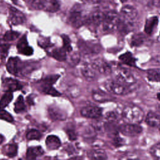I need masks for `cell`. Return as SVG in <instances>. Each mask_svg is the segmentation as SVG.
<instances>
[{
  "mask_svg": "<svg viewBox=\"0 0 160 160\" xmlns=\"http://www.w3.org/2000/svg\"><path fill=\"white\" fill-rule=\"evenodd\" d=\"M122 118L126 122L139 124L144 118L143 111L136 105L125 106L121 113Z\"/></svg>",
  "mask_w": 160,
  "mask_h": 160,
  "instance_id": "1",
  "label": "cell"
},
{
  "mask_svg": "<svg viewBox=\"0 0 160 160\" xmlns=\"http://www.w3.org/2000/svg\"><path fill=\"white\" fill-rule=\"evenodd\" d=\"M104 88L110 94L114 95H126L129 94L131 88L116 80L109 79L105 82Z\"/></svg>",
  "mask_w": 160,
  "mask_h": 160,
  "instance_id": "2",
  "label": "cell"
},
{
  "mask_svg": "<svg viewBox=\"0 0 160 160\" xmlns=\"http://www.w3.org/2000/svg\"><path fill=\"white\" fill-rule=\"evenodd\" d=\"M113 71L114 79L129 86H131L136 83V78L132 73L126 68L119 67Z\"/></svg>",
  "mask_w": 160,
  "mask_h": 160,
  "instance_id": "3",
  "label": "cell"
},
{
  "mask_svg": "<svg viewBox=\"0 0 160 160\" xmlns=\"http://www.w3.org/2000/svg\"><path fill=\"white\" fill-rule=\"evenodd\" d=\"M119 16L114 11H109L104 14L102 22V30L106 32H110L118 28Z\"/></svg>",
  "mask_w": 160,
  "mask_h": 160,
  "instance_id": "4",
  "label": "cell"
},
{
  "mask_svg": "<svg viewBox=\"0 0 160 160\" xmlns=\"http://www.w3.org/2000/svg\"><path fill=\"white\" fill-rule=\"evenodd\" d=\"M87 18H86L82 13V11L79 4H76L71 10L69 21L72 26L75 28H79L84 23L86 22Z\"/></svg>",
  "mask_w": 160,
  "mask_h": 160,
  "instance_id": "5",
  "label": "cell"
},
{
  "mask_svg": "<svg viewBox=\"0 0 160 160\" xmlns=\"http://www.w3.org/2000/svg\"><path fill=\"white\" fill-rule=\"evenodd\" d=\"M119 131L125 136L134 137L140 134L142 131V128L139 124L126 122V123L122 124L119 126Z\"/></svg>",
  "mask_w": 160,
  "mask_h": 160,
  "instance_id": "6",
  "label": "cell"
},
{
  "mask_svg": "<svg viewBox=\"0 0 160 160\" xmlns=\"http://www.w3.org/2000/svg\"><path fill=\"white\" fill-rule=\"evenodd\" d=\"M91 65L96 71L102 74H109L112 71L111 65L101 58L95 59L92 61Z\"/></svg>",
  "mask_w": 160,
  "mask_h": 160,
  "instance_id": "7",
  "label": "cell"
},
{
  "mask_svg": "<svg viewBox=\"0 0 160 160\" xmlns=\"http://www.w3.org/2000/svg\"><path fill=\"white\" fill-rule=\"evenodd\" d=\"M102 109L98 106H88L81 110V114L87 118L98 119L102 115Z\"/></svg>",
  "mask_w": 160,
  "mask_h": 160,
  "instance_id": "8",
  "label": "cell"
},
{
  "mask_svg": "<svg viewBox=\"0 0 160 160\" xmlns=\"http://www.w3.org/2000/svg\"><path fill=\"white\" fill-rule=\"evenodd\" d=\"M9 19L12 24L18 25L23 24L26 21L24 14L15 8L10 7L9 9Z\"/></svg>",
  "mask_w": 160,
  "mask_h": 160,
  "instance_id": "9",
  "label": "cell"
},
{
  "mask_svg": "<svg viewBox=\"0 0 160 160\" xmlns=\"http://www.w3.org/2000/svg\"><path fill=\"white\" fill-rule=\"evenodd\" d=\"M18 51L25 56H31L33 53V49L28 45L26 35H24L17 44Z\"/></svg>",
  "mask_w": 160,
  "mask_h": 160,
  "instance_id": "10",
  "label": "cell"
},
{
  "mask_svg": "<svg viewBox=\"0 0 160 160\" xmlns=\"http://www.w3.org/2000/svg\"><path fill=\"white\" fill-rule=\"evenodd\" d=\"M146 123L151 127L157 128L160 126V115L152 111H149L145 116Z\"/></svg>",
  "mask_w": 160,
  "mask_h": 160,
  "instance_id": "11",
  "label": "cell"
},
{
  "mask_svg": "<svg viewBox=\"0 0 160 160\" xmlns=\"http://www.w3.org/2000/svg\"><path fill=\"white\" fill-rule=\"evenodd\" d=\"M6 69L9 73L17 76L21 69L19 59L18 58H10L6 64Z\"/></svg>",
  "mask_w": 160,
  "mask_h": 160,
  "instance_id": "12",
  "label": "cell"
},
{
  "mask_svg": "<svg viewBox=\"0 0 160 160\" xmlns=\"http://www.w3.org/2000/svg\"><path fill=\"white\" fill-rule=\"evenodd\" d=\"M158 18L156 16H152L146 19L144 24V31L148 35H151L157 27Z\"/></svg>",
  "mask_w": 160,
  "mask_h": 160,
  "instance_id": "13",
  "label": "cell"
},
{
  "mask_svg": "<svg viewBox=\"0 0 160 160\" xmlns=\"http://www.w3.org/2000/svg\"><path fill=\"white\" fill-rule=\"evenodd\" d=\"M49 117L53 120H64L66 118V114L60 109L56 107L51 106L48 109Z\"/></svg>",
  "mask_w": 160,
  "mask_h": 160,
  "instance_id": "14",
  "label": "cell"
},
{
  "mask_svg": "<svg viewBox=\"0 0 160 160\" xmlns=\"http://www.w3.org/2000/svg\"><path fill=\"white\" fill-rule=\"evenodd\" d=\"M105 12L101 11H95L92 12L88 18H87L86 22H89L95 25H99L102 24V22L104 19Z\"/></svg>",
  "mask_w": 160,
  "mask_h": 160,
  "instance_id": "15",
  "label": "cell"
},
{
  "mask_svg": "<svg viewBox=\"0 0 160 160\" xmlns=\"http://www.w3.org/2000/svg\"><path fill=\"white\" fill-rule=\"evenodd\" d=\"M61 141L58 137L54 135H50L46 139V147L49 150H56L61 146Z\"/></svg>",
  "mask_w": 160,
  "mask_h": 160,
  "instance_id": "16",
  "label": "cell"
},
{
  "mask_svg": "<svg viewBox=\"0 0 160 160\" xmlns=\"http://www.w3.org/2000/svg\"><path fill=\"white\" fill-rule=\"evenodd\" d=\"M119 60L125 64L126 65L131 66V67H135L136 65V59L133 56L132 54L130 52H126L119 57Z\"/></svg>",
  "mask_w": 160,
  "mask_h": 160,
  "instance_id": "17",
  "label": "cell"
},
{
  "mask_svg": "<svg viewBox=\"0 0 160 160\" xmlns=\"http://www.w3.org/2000/svg\"><path fill=\"white\" fill-rule=\"evenodd\" d=\"M44 154V151L41 146L30 147L28 149L26 157L29 159H36L38 157L42 156Z\"/></svg>",
  "mask_w": 160,
  "mask_h": 160,
  "instance_id": "18",
  "label": "cell"
},
{
  "mask_svg": "<svg viewBox=\"0 0 160 160\" xmlns=\"http://www.w3.org/2000/svg\"><path fill=\"white\" fill-rule=\"evenodd\" d=\"M4 86L8 89V91H13L20 89L22 86L19 83V82L12 78H6L3 81Z\"/></svg>",
  "mask_w": 160,
  "mask_h": 160,
  "instance_id": "19",
  "label": "cell"
},
{
  "mask_svg": "<svg viewBox=\"0 0 160 160\" xmlns=\"http://www.w3.org/2000/svg\"><path fill=\"white\" fill-rule=\"evenodd\" d=\"M96 70L90 65H84L81 69V73L82 76L87 79L92 80L96 78Z\"/></svg>",
  "mask_w": 160,
  "mask_h": 160,
  "instance_id": "20",
  "label": "cell"
},
{
  "mask_svg": "<svg viewBox=\"0 0 160 160\" xmlns=\"http://www.w3.org/2000/svg\"><path fill=\"white\" fill-rule=\"evenodd\" d=\"M147 78L152 82H160V68H153L148 70L146 73Z\"/></svg>",
  "mask_w": 160,
  "mask_h": 160,
  "instance_id": "21",
  "label": "cell"
},
{
  "mask_svg": "<svg viewBox=\"0 0 160 160\" xmlns=\"http://www.w3.org/2000/svg\"><path fill=\"white\" fill-rule=\"evenodd\" d=\"M92 98L96 101L100 102L109 101L114 99V98L112 96L109 95L102 91L94 92L92 94Z\"/></svg>",
  "mask_w": 160,
  "mask_h": 160,
  "instance_id": "22",
  "label": "cell"
},
{
  "mask_svg": "<svg viewBox=\"0 0 160 160\" xmlns=\"http://www.w3.org/2000/svg\"><path fill=\"white\" fill-rule=\"evenodd\" d=\"M3 152L4 154L9 157L12 158L16 156L18 152V146L16 144L12 143V144H6L3 148Z\"/></svg>",
  "mask_w": 160,
  "mask_h": 160,
  "instance_id": "23",
  "label": "cell"
},
{
  "mask_svg": "<svg viewBox=\"0 0 160 160\" xmlns=\"http://www.w3.org/2000/svg\"><path fill=\"white\" fill-rule=\"evenodd\" d=\"M65 49L62 48H56L54 49L49 54L52 56L54 59L62 61H65L66 59V53Z\"/></svg>",
  "mask_w": 160,
  "mask_h": 160,
  "instance_id": "24",
  "label": "cell"
},
{
  "mask_svg": "<svg viewBox=\"0 0 160 160\" xmlns=\"http://www.w3.org/2000/svg\"><path fill=\"white\" fill-rule=\"evenodd\" d=\"M89 157L93 159H106L108 158L106 152L101 149H96L91 151L89 153Z\"/></svg>",
  "mask_w": 160,
  "mask_h": 160,
  "instance_id": "25",
  "label": "cell"
},
{
  "mask_svg": "<svg viewBox=\"0 0 160 160\" xmlns=\"http://www.w3.org/2000/svg\"><path fill=\"white\" fill-rule=\"evenodd\" d=\"M60 5L58 0H48L43 10L50 12H54L58 11Z\"/></svg>",
  "mask_w": 160,
  "mask_h": 160,
  "instance_id": "26",
  "label": "cell"
},
{
  "mask_svg": "<svg viewBox=\"0 0 160 160\" xmlns=\"http://www.w3.org/2000/svg\"><path fill=\"white\" fill-rule=\"evenodd\" d=\"M41 88L42 91L46 94H49L53 96H59L61 95V94L52 87V84L42 82Z\"/></svg>",
  "mask_w": 160,
  "mask_h": 160,
  "instance_id": "27",
  "label": "cell"
},
{
  "mask_svg": "<svg viewBox=\"0 0 160 160\" xmlns=\"http://www.w3.org/2000/svg\"><path fill=\"white\" fill-rule=\"evenodd\" d=\"M145 39L146 38L143 34H135L131 38V45L132 46H139L144 43Z\"/></svg>",
  "mask_w": 160,
  "mask_h": 160,
  "instance_id": "28",
  "label": "cell"
},
{
  "mask_svg": "<svg viewBox=\"0 0 160 160\" xmlns=\"http://www.w3.org/2000/svg\"><path fill=\"white\" fill-rule=\"evenodd\" d=\"M48 0H26L27 3L34 9L43 10Z\"/></svg>",
  "mask_w": 160,
  "mask_h": 160,
  "instance_id": "29",
  "label": "cell"
},
{
  "mask_svg": "<svg viewBox=\"0 0 160 160\" xmlns=\"http://www.w3.org/2000/svg\"><path fill=\"white\" fill-rule=\"evenodd\" d=\"M12 98L13 95L12 91H8L6 92H5L0 100V109L6 108L10 103Z\"/></svg>",
  "mask_w": 160,
  "mask_h": 160,
  "instance_id": "30",
  "label": "cell"
},
{
  "mask_svg": "<svg viewBox=\"0 0 160 160\" xmlns=\"http://www.w3.org/2000/svg\"><path fill=\"white\" fill-rule=\"evenodd\" d=\"M26 106L24 102L23 97L19 96L14 103V111L17 113H19L25 110Z\"/></svg>",
  "mask_w": 160,
  "mask_h": 160,
  "instance_id": "31",
  "label": "cell"
},
{
  "mask_svg": "<svg viewBox=\"0 0 160 160\" xmlns=\"http://www.w3.org/2000/svg\"><path fill=\"white\" fill-rule=\"evenodd\" d=\"M41 138V133L36 129H31L26 134V138L28 140H39Z\"/></svg>",
  "mask_w": 160,
  "mask_h": 160,
  "instance_id": "32",
  "label": "cell"
},
{
  "mask_svg": "<svg viewBox=\"0 0 160 160\" xmlns=\"http://www.w3.org/2000/svg\"><path fill=\"white\" fill-rule=\"evenodd\" d=\"M106 119L110 123H116L120 119V115L115 111H110L106 114Z\"/></svg>",
  "mask_w": 160,
  "mask_h": 160,
  "instance_id": "33",
  "label": "cell"
},
{
  "mask_svg": "<svg viewBox=\"0 0 160 160\" xmlns=\"http://www.w3.org/2000/svg\"><path fill=\"white\" fill-rule=\"evenodd\" d=\"M151 156L157 159H160V142L154 144L150 149Z\"/></svg>",
  "mask_w": 160,
  "mask_h": 160,
  "instance_id": "34",
  "label": "cell"
},
{
  "mask_svg": "<svg viewBox=\"0 0 160 160\" xmlns=\"http://www.w3.org/2000/svg\"><path fill=\"white\" fill-rule=\"evenodd\" d=\"M19 33L16 31H8L4 34L3 39L6 41H14L19 37Z\"/></svg>",
  "mask_w": 160,
  "mask_h": 160,
  "instance_id": "35",
  "label": "cell"
},
{
  "mask_svg": "<svg viewBox=\"0 0 160 160\" xmlns=\"http://www.w3.org/2000/svg\"><path fill=\"white\" fill-rule=\"evenodd\" d=\"M61 37L62 39V42H63V47L62 48L65 49L66 51L71 52L72 51V46H71V41H70L69 38L65 34L62 35Z\"/></svg>",
  "mask_w": 160,
  "mask_h": 160,
  "instance_id": "36",
  "label": "cell"
},
{
  "mask_svg": "<svg viewBox=\"0 0 160 160\" xmlns=\"http://www.w3.org/2000/svg\"><path fill=\"white\" fill-rule=\"evenodd\" d=\"M0 119L4 120L9 122H12L14 121V118L11 114L2 109L0 110Z\"/></svg>",
  "mask_w": 160,
  "mask_h": 160,
  "instance_id": "37",
  "label": "cell"
},
{
  "mask_svg": "<svg viewBox=\"0 0 160 160\" xmlns=\"http://www.w3.org/2000/svg\"><path fill=\"white\" fill-rule=\"evenodd\" d=\"M66 132L68 136L69 139L71 141H74L77 138V134L76 133L75 129L72 127H69L67 126V128L66 129Z\"/></svg>",
  "mask_w": 160,
  "mask_h": 160,
  "instance_id": "38",
  "label": "cell"
},
{
  "mask_svg": "<svg viewBox=\"0 0 160 160\" xmlns=\"http://www.w3.org/2000/svg\"><path fill=\"white\" fill-rule=\"evenodd\" d=\"M9 48V44H1L0 45V59L5 58L8 54Z\"/></svg>",
  "mask_w": 160,
  "mask_h": 160,
  "instance_id": "39",
  "label": "cell"
},
{
  "mask_svg": "<svg viewBox=\"0 0 160 160\" xmlns=\"http://www.w3.org/2000/svg\"><path fill=\"white\" fill-rule=\"evenodd\" d=\"M80 61V55L78 52L73 53L69 58V62L71 64H77Z\"/></svg>",
  "mask_w": 160,
  "mask_h": 160,
  "instance_id": "40",
  "label": "cell"
},
{
  "mask_svg": "<svg viewBox=\"0 0 160 160\" xmlns=\"http://www.w3.org/2000/svg\"><path fill=\"white\" fill-rule=\"evenodd\" d=\"M69 94L72 97H77L79 94V89L77 86H71L68 89Z\"/></svg>",
  "mask_w": 160,
  "mask_h": 160,
  "instance_id": "41",
  "label": "cell"
},
{
  "mask_svg": "<svg viewBox=\"0 0 160 160\" xmlns=\"http://www.w3.org/2000/svg\"><path fill=\"white\" fill-rule=\"evenodd\" d=\"M38 44L40 46H41L42 48H48L49 46H50L51 45L50 44V42L49 41H48L46 39H42V40H39L38 41Z\"/></svg>",
  "mask_w": 160,
  "mask_h": 160,
  "instance_id": "42",
  "label": "cell"
},
{
  "mask_svg": "<svg viewBox=\"0 0 160 160\" xmlns=\"http://www.w3.org/2000/svg\"><path fill=\"white\" fill-rule=\"evenodd\" d=\"M149 2V4H151L152 6L160 8V0H151Z\"/></svg>",
  "mask_w": 160,
  "mask_h": 160,
  "instance_id": "43",
  "label": "cell"
},
{
  "mask_svg": "<svg viewBox=\"0 0 160 160\" xmlns=\"http://www.w3.org/2000/svg\"><path fill=\"white\" fill-rule=\"evenodd\" d=\"M4 141V137L2 134H0V144L2 143Z\"/></svg>",
  "mask_w": 160,
  "mask_h": 160,
  "instance_id": "44",
  "label": "cell"
},
{
  "mask_svg": "<svg viewBox=\"0 0 160 160\" xmlns=\"http://www.w3.org/2000/svg\"><path fill=\"white\" fill-rule=\"evenodd\" d=\"M156 98H157V99H158L159 101H160V92H158V93H157V94H156Z\"/></svg>",
  "mask_w": 160,
  "mask_h": 160,
  "instance_id": "45",
  "label": "cell"
},
{
  "mask_svg": "<svg viewBox=\"0 0 160 160\" xmlns=\"http://www.w3.org/2000/svg\"><path fill=\"white\" fill-rule=\"evenodd\" d=\"M158 114L160 115V104L158 107Z\"/></svg>",
  "mask_w": 160,
  "mask_h": 160,
  "instance_id": "46",
  "label": "cell"
},
{
  "mask_svg": "<svg viewBox=\"0 0 160 160\" xmlns=\"http://www.w3.org/2000/svg\"><path fill=\"white\" fill-rule=\"evenodd\" d=\"M135 1H138V2H142V1H144V0H134Z\"/></svg>",
  "mask_w": 160,
  "mask_h": 160,
  "instance_id": "47",
  "label": "cell"
},
{
  "mask_svg": "<svg viewBox=\"0 0 160 160\" xmlns=\"http://www.w3.org/2000/svg\"><path fill=\"white\" fill-rule=\"evenodd\" d=\"M126 1H127V0H120V1H121V2H125Z\"/></svg>",
  "mask_w": 160,
  "mask_h": 160,
  "instance_id": "48",
  "label": "cell"
},
{
  "mask_svg": "<svg viewBox=\"0 0 160 160\" xmlns=\"http://www.w3.org/2000/svg\"><path fill=\"white\" fill-rule=\"evenodd\" d=\"M11 1H13V2H14V3H16V1H16V0H11Z\"/></svg>",
  "mask_w": 160,
  "mask_h": 160,
  "instance_id": "49",
  "label": "cell"
},
{
  "mask_svg": "<svg viewBox=\"0 0 160 160\" xmlns=\"http://www.w3.org/2000/svg\"><path fill=\"white\" fill-rule=\"evenodd\" d=\"M159 132H160V128H159Z\"/></svg>",
  "mask_w": 160,
  "mask_h": 160,
  "instance_id": "50",
  "label": "cell"
}]
</instances>
